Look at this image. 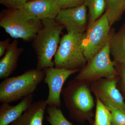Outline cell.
Here are the masks:
<instances>
[{
    "instance_id": "6da1fadb",
    "label": "cell",
    "mask_w": 125,
    "mask_h": 125,
    "mask_svg": "<svg viewBox=\"0 0 125 125\" xmlns=\"http://www.w3.org/2000/svg\"><path fill=\"white\" fill-rule=\"evenodd\" d=\"M42 29L32 40V47L37 58L36 69L44 70L54 67L52 58L58 49L61 33L65 27L55 20H42Z\"/></svg>"
},
{
    "instance_id": "7a4b0ae2",
    "label": "cell",
    "mask_w": 125,
    "mask_h": 125,
    "mask_svg": "<svg viewBox=\"0 0 125 125\" xmlns=\"http://www.w3.org/2000/svg\"><path fill=\"white\" fill-rule=\"evenodd\" d=\"M0 26L13 38L30 42L43 25L42 20L22 8L2 10L0 14Z\"/></svg>"
},
{
    "instance_id": "3957f363",
    "label": "cell",
    "mask_w": 125,
    "mask_h": 125,
    "mask_svg": "<svg viewBox=\"0 0 125 125\" xmlns=\"http://www.w3.org/2000/svg\"><path fill=\"white\" fill-rule=\"evenodd\" d=\"M45 76L44 70L36 68L4 79L0 84V102L10 104L33 94Z\"/></svg>"
},
{
    "instance_id": "277c9868",
    "label": "cell",
    "mask_w": 125,
    "mask_h": 125,
    "mask_svg": "<svg viewBox=\"0 0 125 125\" xmlns=\"http://www.w3.org/2000/svg\"><path fill=\"white\" fill-rule=\"evenodd\" d=\"M61 39L54 56V67L68 70H80L87 62L84 51L85 33L68 30Z\"/></svg>"
},
{
    "instance_id": "5b68a950",
    "label": "cell",
    "mask_w": 125,
    "mask_h": 125,
    "mask_svg": "<svg viewBox=\"0 0 125 125\" xmlns=\"http://www.w3.org/2000/svg\"><path fill=\"white\" fill-rule=\"evenodd\" d=\"M109 40L103 49L81 68L74 80L84 82L97 81L103 78H115L118 73L115 68V62L110 57Z\"/></svg>"
},
{
    "instance_id": "8992f818",
    "label": "cell",
    "mask_w": 125,
    "mask_h": 125,
    "mask_svg": "<svg viewBox=\"0 0 125 125\" xmlns=\"http://www.w3.org/2000/svg\"><path fill=\"white\" fill-rule=\"evenodd\" d=\"M83 83L74 79L71 81L62 93L66 106L76 120L81 114L91 111L94 105L89 89Z\"/></svg>"
},
{
    "instance_id": "52a82bcc",
    "label": "cell",
    "mask_w": 125,
    "mask_h": 125,
    "mask_svg": "<svg viewBox=\"0 0 125 125\" xmlns=\"http://www.w3.org/2000/svg\"><path fill=\"white\" fill-rule=\"evenodd\" d=\"M110 25L106 12L88 27L83 40L84 54L87 62L105 47L110 38Z\"/></svg>"
},
{
    "instance_id": "ba28073f",
    "label": "cell",
    "mask_w": 125,
    "mask_h": 125,
    "mask_svg": "<svg viewBox=\"0 0 125 125\" xmlns=\"http://www.w3.org/2000/svg\"><path fill=\"white\" fill-rule=\"evenodd\" d=\"M79 70H68L55 67L44 70L45 76L43 81L48 88V96L46 99L48 106L60 107L61 95L65 82L70 75Z\"/></svg>"
},
{
    "instance_id": "9c48e42d",
    "label": "cell",
    "mask_w": 125,
    "mask_h": 125,
    "mask_svg": "<svg viewBox=\"0 0 125 125\" xmlns=\"http://www.w3.org/2000/svg\"><path fill=\"white\" fill-rule=\"evenodd\" d=\"M55 20L67 30L84 33L87 29V8L84 4L78 7L61 9Z\"/></svg>"
},
{
    "instance_id": "30bf717a",
    "label": "cell",
    "mask_w": 125,
    "mask_h": 125,
    "mask_svg": "<svg viewBox=\"0 0 125 125\" xmlns=\"http://www.w3.org/2000/svg\"><path fill=\"white\" fill-rule=\"evenodd\" d=\"M117 83L115 78L101 81L96 84L94 92L96 97L105 106H113L125 112V102L117 88Z\"/></svg>"
},
{
    "instance_id": "8fae6325",
    "label": "cell",
    "mask_w": 125,
    "mask_h": 125,
    "mask_svg": "<svg viewBox=\"0 0 125 125\" xmlns=\"http://www.w3.org/2000/svg\"><path fill=\"white\" fill-rule=\"evenodd\" d=\"M23 8L41 20L55 19L61 10L58 0H29Z\"/></svg>"
},
{
    "instance_id": "7c38bea8",
    "label": "cell",
    "mask_w": 125,
    "mask_h": 125,
    "mask_svg": "<svg viewBox=\"0 0 125 125\" xmlns=\"http://www.w3.org/2000/svg\"><path fill=\"white\" fill-rule=\"evenodd\" d=\"M48 105L46 100L33 102L30 106L10 125H43V118Z\"/></svg>"
},
{
    "instance_id": "4fadbf2b",
    "label": "cell",
    "mask_w": 125,
    "mask_h": 125,
    "mask_svg": "<svg viewBox=\"0 0 125 125\" xmlns=\"http://www.w3.org/2000/svg\"><path fill=\"white\" fill-rule=\"evenodd\" d=\"M33 94L21 99L15 105L10 103L1 104L0 106V125H9L18 119L30 106L33 103Z\"/></svg>"
},
{
    "instance_id": "5bb4252c",
    "label": "cell",
    "mask_w": 125,
    "mask_h": 125,
    "mask_svg": "<svg viewBox=\"0 0 125 125\" xmlns=\"http://www.w3.org/2000/svg\"><path fill=\"white\" fill-rule=\"evenodd\" d=\"M17 39H14L6 49L0 60V79L9 78L15 71L20 56L23 52L22 48L18 47Z\"/></svg>"
},
{
    "instance_id": "9a60e30c",
    "label": "cell",
    "mask_w": 125,
    "mask_h": 125,
    "mask_svg": "<svg viewBox=\"0 0 125 125\" xmlns=\"http://www.w3.org/2000/svg\"><path fill=\"white\" fill-rule=\"evenodd\" d=\"M109 47L114 62L125 67V23L117 32L111 33Z\"/></svg>"
},
{
    "instance_id": "2e32d148",
    "label": "cell",
    "mask_w": 125,
    "mask_h": 125,
    "mask_svg": "<svg viewBox=\"0 0 125 125\" xmlns=\"http://www.w3.org/2000/svg\"><path fill=\"white\" fill-rule=\"evenodd\" d=\"M84 4L88 10L89 18L88 28L104 13L106 5L105 0H85Z\"/></svg>"
},
{
    "instance_id": "e0dca14e",
    "label": "cell",
    "mask_w": 125,
    "mask_h": 125,
    "mask_svg": "<svg viewBox=\"0 0 125 125\" xmlns=\"http://www.w3.org/2000/svg\"><path fill=\"white\" fill-rule=\"evenodd\" d=\"M106 12L110 25L118 21L125 11L124 0H105Z\"/></svg>"
},
{
    "instance_id": "ac0fdd59",
    "label": "cell",
    "mask_w": 125,
    "mask_h": 125,
    "mask_svg": "<svg viewBox=\"0 0 125 125\" xmlns=\"http://www.w3.org/2000/svg\"><path fill=\"white\" fill-rule=\"evenodd\" d=\"M111 112L106 106L97 97L94 125H111Z\"/></svg>"
},
{
    "instance_id": "d6986e66",
    "label": "cell",
    "mask_w": 125,
    "mask_h": 125,
    "mask_svg": "<svg viewBox=\"0 0 125 125\" xmlns=\"http://www.w3.org/2000/svg\"><path fill=\"white\" fill-rule=\"evenodd\" d=\"M46 111L47 121L51 125H72L64 116L60 107L48 106Z\"/></svg>"
},
{
    "instance_id": "ffe728a7",
    "label": "cell",
    "mask_w": 125,
    "mask_h": 125,
    "mask_svg": "<svg viewBox=\"0 0 125 125\" xmlns=\"http://www.w3.org/2000/svg\"><path fill=\"white\" fill-rule=\"evenodd\" d=\"M111 112L112 125H125V112L112 106L107 107Z\"/></svg>"
},
{
    "instance_id": "44dd1931",
    "label": "cell",
    "mask_w": 125,
    "mask_h": 125,
    "mask_svg": "<svg viewBox=\"0 0 125 125\" xmlns=\"http://www.w3.org/2000/svg\"><path fill=\"white\" fill-rule=\"evenodd\" d=\"M29 0H0V3L7 9H18L23 8Z\"/></svg>"
},
{
    "instance_id": "7402d4cb",
    "label": "cell",
    "mask_w": 125,
    "mask_h": 125,
    "mask_svg": "<svg viewBox=\"0 0 125 125\" xmlns=\"http://www.w3.org/2000/svg\"><path fill=\"white\" fill-rule=\"evenodd\" d=\"M85 0H58L61 9H69L80 6L84 4Z\"/></svg>"
},
{
    "instance_id": "603a6c76",
    "label": "cell",
    "mask_w": 125,
    "mask_h": 125,
    "mask_svg": "<svg viewBox=\"0 0 125 125\" xmlns=\"http://www.w3.org/2000/svg\"><path fill=\"white\" fill-rule=\"evenodd\" d=\"M10 39H7L3 41L0 42V57H1L4 55L6 49L8 48L10 43Z\"/></svg>"
},
{
    "instance_id": "cb8c5ba5",
    "label": "cell",
    "mask_w": 125,
    "mask_h": 125,
    "mask_svg": "<svg viewBox=\"0 0 125 125\" xmlns=\"http://www.w3.org/2000/svg\"><path fill=\"white\" fill-rule=\"evenodd\" d=\"M120 71L125 92V67L120 66Z\"/></svg>"
},
{
    "instance_id": "d4e9b609",
    "label": "cell",
    "mask_w": 125,
    "mask_h": 125,
    "mask_svg": "<svg viewBox=\"0 0 125 125\" xmlns=\"http://www.w3.org/2000/svg\"><path fill=\"white\" fill-rule=\"evenodd\" d=\"M124 9H125V0H124Z\"/></svg>"
}]
</instances>
